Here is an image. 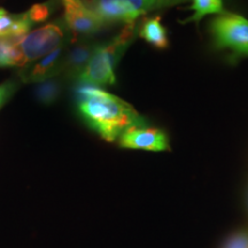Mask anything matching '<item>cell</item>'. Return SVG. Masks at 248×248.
<instances>
[{
	"label": "cell",
	"mask_w": 248,
	"mask_h": 248,
	"mask_svg": "<svg viewBox=\"0 0 248 248\" xmlns=\"http://www.w3.org/2000/svg\"><path fill=\"white\" fill-rule=\"evenodd\" d=\"M21 38H0V67H21V53L17 47V43Z\"/></svg>",
	"instance_id": "obj_12"
},
{
	"label": "cell",
	"mask_w": 248,
	"mask_h": 248,
	"mask_svg": "<svg viewBox=\"0 0 248 248\" xmlns=\"http://www.w3.org/2000/svg\"><path fill=\"white\" fill-rule=\"evenodd\" d=\"M63 46L45 55L39 62L32 64L21 74L24 82H44L52 78L61 71L62 58H63Z\"/></svg>",
	"instance_id": "obj_8"
},
{
	"label": "cell",
	"mask_w": 248,
	"mask_h": 248,
	"mask_svg": "<svg viewBox=\"0 0 248 248\" xmlns=\"http://www.w3.org/2000/svg\"><path fill=\"white\" fill-rule=\"evenodd\" d=\"M137 33L138 27L136 22L128 23L109 43L95 46L88 66L78 77L79 82L94 86L113 85L116 80L114 69L117 61Z\"/></svg>",
	"instance_id": "obj_2"
},
{
	"label": "cell",
	"mask_w": 248,
	"mask_h": 248,
	"mask_svg": "<svg viewBox=\"0 0 248 248\" xmlns=\"http://www.w3.org/2000/svg\"><path fill=\"white\" fill-rule=\"evenodd\" d=\"M188 0H86V5L105 23L136 22L141 15L182 5Z\"/></svg>",
	"instance_id": "obj_3"
},
{
	"label": "cell",
	"mask_w": 248,
	"mask_h": 248,
	"mask_svg": "<svg viewBox=\"0 0 248 248\" xmlns=\"http://www.w3.org/2000/svg\"><path fill=\"white\" fill-rule=\"evenodd\" d=\"M69 33L70 30L66 23L57 21L23 36L17 43L21 53V67L28 66L37 59L44 58L57 48L62 47Z\"/></svg>",
	"instance_id": "obj_4"
},
{
	"label": "cell",
	"mask_w": 248,
	"mask_h": 248,
	"mask_svg": "<svg viewBox=\"0 0 248 248\" xmlns=\"http://www.w3.org/2000/svg\"><path fill=\"white\" fill-rule=\"evenodd\" d=\"M64 8V23L74 35H93L105 26L83 0H61Z\"/></svg>",
	"instance_id": "obj_6"
},
{
	"label": "cell",
	"mask_w": 248,
	"mask_h": 248,
	"mask_svg": "<svg viewBox=\"0 0 248 248\" xmlns=\"http://www.w3.org/2000/svg\"><path fill=\"white\" fill-rule=\"evenodd\" d=\"M215 44L238 55L248 57V20L241 15L223 13L210 26Z\"/></svg>",
	"instance_id": "obj_5"
},
{
	"label": "cell",
	"mask_w": 248,
	"mask_h": 248,
	"mask_svg": "<svg viewBox=\"0 0 248 248\" xmlns=\"http://www.w3.org/2000/svg\"><path fill=\"white\" fill-rule=\"evenodd\" d=\"M76 93L82 116L105 140L115 141L130 128L146 126L131 105L99 86L82 83Z\"/></svg>",
	"instance_id": "obj_1"
},
{
	"label": "cell",
	"mask_w": 248,
	"mask_h": 248,
	"mask_svg": "<svg viewBox=\"0 0 248 248\" xmlns=\"http://www.w3.org/2000/svg\"><path fill=\"white\" fill-rule=\"evenodd\" d=\"M138 33L142 39L146 40L148 44L153 45L154 47H168V35L159 16L150 17L142 21L140 27H138Z\"/></svg>",
	"instance_id": "obj_10"
},
{
	"label": "cell",
	"mask_w": 248,
	"mask_h": 248,
	"mask_svg": "<svg viewBox=\"0 0 248 248\" xmlns=\"http://www.w3.org/2000/svg\"><path fill=\"white\" fill-rule=\"evenodd\" d=\"M190 8L194 12V14L183 21V23L199 22L207 15H221L225 13L224 7H223V0H192Z\"/></svg>",
	"instance_id": "obj_11"
},
{
	"label": "cell",
	"mask_w": 248,
	"mask_h": 248,
	"mask_svg": "<svg viewBox=\"0 0 248 248\" xmlns=\"http://www.w3.org/2000/svg\"><path fill=\"white\" fill-rule=\"evenodd\" d=\"M95 46L91 44H79L76 45L67 54H63L61 64V71H63L69 77H77L88 66L90 58L94 52Z\"/></svg>",
	"instance_id": "obj_9"
},
{
	"label": "cell",
	"mask_w": 248,
	"mask_h": 248,
	"mask_svg": "<svg viewBox=\"0 0 248 248\" xmlns=\"http://www.w3.org/2000/svg\"><path fill=\"white\" fill-rule=\"evenodd\" d=\"M120 145L124 148L152 152L169 151L168 136L162 130L147 126H133L122 133Z\"/></svg>",
	"instance_id": "obj_7"
},
{
	"label": "cell",
	"mask_w": 248,
	"mask_h": 248,
	"mask_svg": "<svg viewBox=\"0 0 248 248\" xmlns=\"http://www.w3.org/2000/svg\"><path fill=\"white\" fill-rule=\"evenodd\" d=\"M14 20L15 14H9L5 9L0 8V38L9 36Z\"/></svg>",
	"instance_id": "obj_16"
},
{
	"label": "cell",
	"mask_w": 248,
	"mask_h": 248,
	"mask_svg": "<svg viewBox=\"0 0 248 248\" xmlns=\"http://www.w3.org/2000/svg\"><path fill=\"white\" fill-rule=\"evenodd\" d=\"M61 92V84L55 79H46L40 82L36 88V98L43 104L48 105L57 100Z\"/></svg>",
	"instance_id": "obj_13"
},
{
	"label": "cell",
	"mask_w": 248,
	"mask_h": 248,
	"mask_svg": "<svg viewBox=\"0 0 248 248\" xmlns=\"http://www.w3.org/2000/svg\"><path fill=\"white\" fill-rule=\"evenodd\" d=\"M14 86L11 83H6V84L0 85V107L5 104V101L7 100L9 94L13 91Z\"/></svg>",
	"instance_id": "obj_17"
},
{
	"label": "cell",
	"mask_w": 248,
	"mask_h": 248,
	"mask_svg": "<svg viewBox=\"0 0 248 248\" xmlns=\"http://www.w3.org/2000/svg\"><path fill=\"white\" fill-rule=\"evenodd\" d=\"M52 11V4L51 2H46V4H37L33 5L29 11H27L28 17L30 18L31 22L33 23H39L44 22L49 16Z\"/></svg>",
	"instance_id": "obj_14"
},
{
	"label": "cell",
	"mask_w": 248,
	"mask_h": 248,
	"mask_svg": "<svg viewBox=\"0 0 248 248\" xmlns=\"http://www.w3.org/2000/svg\"><path fill=\"white\" fill-rule=\"evenodd\" d=\"M222 248H248V231H238L231 234Z\"/></svg>",
	"instance_id": "obj_15"
}]
</instances>
